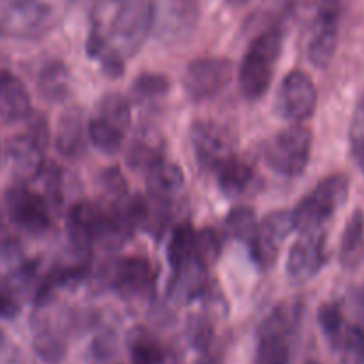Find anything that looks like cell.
Here are the masks:
<instances>
[{
    "label": "cell",
    "instance_id": "1",
    "mask_svg": "<svg viewBox=\"0 0 364 364\" xmlns=\"http://www.w3.org/2000/svg\"><path fill=\"white\" fill-rule=\"evenodd\" d=\"M283 50V32L270 27L256 36L245 52L238 71V85L247 100L262 98L270 87L274 77V66Z\"/></svg>",
    "mask_w": 364,
    "mask_h": 364
},
{
    "label": "cell",
    "instance_id": "23",
    "mask_svg": "<svg viewBox=\"0 0 364 364\" xmlns=\"http://www.w3.org/2000/svg\"><path fill=\"white\" fill-rule=\"evenodd\" d=\"M364 247V212L355 210L345 226L340 245V262L345 269H355L361 262Z\"/></svg>",
    "mask_w": 364,
    "mask_h": 364
},
{
    "label": "cell",
    "instance_id": "38",
    "mask_svg": "<svg viewBox=\"0 0 364 364\" xmlns=\"http://www.w3.org/2000/svg\"><path fill=\"white\" fill-rule=\"evenodd\" d=\"M350 306L354 309L355 316L361 322V327H364V287H355L350 290Z\"/></svg>",
    "mask_w": 364,
    "mask_h": 364
},
{
    "label": "cell",
    "instance_id": "13",
    "mask_svg": "<svg viewBox=\"0 0 364 364\" xmlns=\"http://www.w3.org/2000/svg\"><path fill=\"white\" fill-rule=\"evenodd\" d=\"M153 283H155V270L146 258L128 256L110 265L109 284L121 297H142L149 294Z\"/></svg>",
    "mask_w": 364,
    "mask_h": 364
},
{
    "label": "cell",
    "instance_id": "20",
    "mask_svg": "<svg viewBox=\"0 0 364 364\" xmlns=\"http://www.w3.org/2000/svg\"><path fill=\"white\" fill-rule=\"evenodd\" d=\"M146 183H148V191L151 198L169 203L183 188L185 174L178 164L160 159L148 169Z\"/></svg>",
    "mask_w": 364,
    "mask_h": 364
},
{
    "label": "cell",
    "instance_id": "2",
    "mask_svg": "<svg viewBox=\"0 0 364 364\" xmlns=\"http://www.w3.org/2000/svg\"><path fill=\"white\" fill-rule=\"evenodd\" d=\"M313 134L309 128L295 123L277 132L263 149L270 169L284 178H295L304 173L311 156Z\"/></svg>",
    "mask_w": 364,
    "mask_h": 364
},
{
    "label": "cell",
    "instance_id": "25",
    "mask_svg": "<svg viewBox=\"0 0 364 364\" xmlns=\"http://www.w3.org/2000/svg\"><path fill=\"white\" fill-rule=\"evenodd\" d=\"M132 364H164V350L159 341L144 329H134L128 336Z\"/></svg>",
    "mask_w": 364,
    "mask_h": 364
},
{
    "label": "cell",
    "instance_id": "35",
    "mask_svg": "<svg viewBox=\"0 0 364 364\" xmlns=\"http://www.w3.org/2000/svg\"><path fill=\"white\" fill-rule=\"evenodd\" d=\"M318 323L322 327L323 334L329 338L334 343H341V338H343V313H341L340 304H334V302H327L322 304L318 309Z\"/></svg>",
    "mask_w": 364,
    "mask_h": 364
},
{
    "label": "cell",
    "instance_id": "5",
    "mask_svg": "<svg viewBox=\"0 0 364 364\" xmlns=\"http://www.w3.org/2000/svg\"><path fill=\"white\" fill-rule=\"evenodd\" d=\"M191 142L198 162L208 169L215 171L220 164L235 156L233 132L217 121H196L191 130Z\"/></svg>",
    "mask_w": 364,
    "mask_h": 364
},
{
    "label": "cell",
    "instance_id": "14",
    "mask_svg": "<svg viewBox=\"0 0 364 364\" xmlns=\"http://www.w3.org/2000/svg\"><path fill=\"white\" fill-rule=\"evenodd\" d=\"M198 21L196 0H159L155 2V27L162 41H178L194 28Z\"/></svg>",
    "mask_w": 364,
    "mask_h": 364
},
{
    "label": "cell",
    "instance_id": "34",
    "mask_svg": "<svg viewBox=\"0 0 364 364\" xmlns=\"http://www.w3.org/2000/svg\"><path fill=\"white\" fill-rule=\"evenodd\" d=\"M340 345L341 364H364V327H348Z\"/></svg>",
    "mask_w": 364,
    "mask_h": 364
},
{
    "label": "cell",
    "instance_id": "15",
    "mask_svg": "<svg viewBox=\"0 0 364 364\" xmlns=\"http://www.w3.org/2000/svg\"><path fill=\"white\" fill-rule=\"evenodd\" d=\"M45 146L39 144L27 132L11 139L7 144V156L21 183L41 176L45 171Z\"/></svg>",
    "mask_w": 364,
    "mask_h": 364
},
{
    "label": "cell",
    "instance_id": "19",
    "mask_svg": "<svg viewBox=\"0 0 364 364\" xmlns=\"http://www.w3.org/2000/svg\"><path fill=\"white\" fill-rule=\"evenodd\" d=\"M217 185L228 198H240L256 191L259 176L249 164L231 156L215 169Z\"/></svg>",
    "mask_w": 364,
    "mask_h": 364
},
{
    "label": "cell",
    "instance_id": "41",
    "mask_svg": "<svg viewBox=\"0 0 364 364\" xmlns=\"http://www.w3.org/2000/svg\"><path fill=\"white\" fill-rule=\"evenodd\" d=\"M0 164H2V149H0Z\"/></svg>",
    "mask_w": 364,
    "mask_h": 364
},
{
    "label": "cell",
    "instance_id": "9",
    "mask_svg": "<svg viewBox=\"0 0 364 364\" xmlns=\"http://www.w3.org/2000/svg\"><path fill=\"white\" fill-rule=\"evenodd\" d=\"M326 235L322 230L304 231L288 252V277L294 283H306L320 272L326 265Z\"/></svg>",
    "mask_w": 364,
    "mask_h": 364
},
{
    "label": "cell",
    "instance_id": "39",
    "mask_svg": "<svg viewBox=\"0 0 364 364\" xmlns=\"http://www.w3.org/2000/svg\"><path fill=\"white\" fill-rule=\"evenodd\" d=\"M228 4H230V6H235V7H238V6H244V4H247L249 0H226Z\"/></svg>",
    "mask_w": 364,
    "mask_h": 364
},
{
    "label": "cell",
    "instance_id": "24",
    "mask_svg": "<svg viewBox=\"0 0 364 364\" xmlns=\"http://www.w3.org/2000/svg\"><path fill=\"white\" fill-rule=\"evenodd\" d=\"M196 235L198 231L188 223L178 224L173 230L169 244H167V259L174 267V270L194 259Z\"/></svg>",
    "mask_w": 364,
    "mask_h": 364
},
{
    "label": "cell",
    "instance_id": "16",
    "mask_svg": "<svg viewBox=\"0 0 364 364\" xmlns=\"http://www.w3.org/2000/svg\"><path fill=\"white\" fill-rule=\"evenodd\" d=\"M38 263L28 262L0 279V318H14L21 309V301L32 287Z\"/></svg>",
    "mask_w": 364,
    "mask_h": 364
},
{
    "label": "cell",
    "instance_id": "30",
    "mask_svg": "<svg viewBox=\"0 0 364 364\" xmlns=\"http://www.w3.org/2000/svg\"><path fill=\"white\" fill-rule=\"evenodd\" d=\"M258 364H288L290 363V348L284 341L283 334L263 333L256 350Z\"/></svg>",
    "mask_w": 364,
    "mask_h": 364
},
{
    "label": "cell",
    "instance_id": "36",
    "mask_svg": "<svg viewBox=\"0 0 364 364\" xmlns=\"http://www.w3.org/2000/svg\"><path fill=\"white\" fill-rule=\"evenodd\" d=\"M350 149L355 164L364 174V95L359 98L350 123Z\"/></svg>",
    "mask_w": 364,
    "mask_h": 364
},
{
    "label": "cell",
    "instance_id": "26",
    "mask_svg": "<svg viewBox=\"0 0 364 364\" xmlns=\"http://www.w3.org/2000/svg\"><path fill=\"white\" fill-rule=\"evenodd\" d=\"M96 117L127 134L130 127V103L119 92H107L98 102Z\"/></svg>",
    "mask_w": 364,
    "mask_h": 364
},
{
    "label": "cell",
    "instance_id": "11",
    "mask_svg": "<svg viewBox=\"0 0 364 364\" xmlns=\"http://www.w3.org/2000/svg\"><path fill=\"white\" fill-rule=\"evenodd\" d=\"M50 23V9L36 0H13L0 9V32L14 38H34Z\"/></svg>",
    "mask_w": 364,
    "mask_h": 364
},
{
    "label": "cell",
    "instance_id": "18",
    "mask_svg": "<svg viewBox=\"0 0 364 364\" xmlns=\"http://www.w3.org/2000/svg\"><path fill=\"white\" fill-rule=\"evenodd\" d=\"M31 112V95L23 82L9 71H0V117L6 123H16L27 119Z\"/></svg>",
    "mask_w": 364,
    "mask_h": 364
},
{
    "label": "cell",
    "instance_id": "29",
    "mask_svg": "<svg viewBox=\"0 0 364 364\" xmlns=\"http://www.w3.org/2000/svg\"><path fill=\"white\" fill-rule=\"evenodd\" d=\"M34 348L39 358H43L45 361H59L66 352L63 338L46 322H36Z\"/></svg>",
    "mask_w": 364,
    "mask_h": 364
},
{
    "label": "cell",
    "instance_id": "42",
    "mask_svg": "<svg viewBox=\"0 0 364 364\" xmlns=\"http://www.w3.org/2000/svg\"><path fill=\"white\" fill-rule=\"evenodd\" d=\"M306 364H316V363H306Z\"/></svg>",
    "mask_w": 364,
    "mask_h": 364
},
{
    "label": "cell",
    "instance_id": "40",
    "mask_svg": "<svg viewBox=\"0 0 364 364\" xmlns=\"http://www.w3.org/2000/svg\"><path fill=\"white\" fill-rule=\"evenodd\" d=\"M4 226V212H2V206H0V230Z\"/></svg>",
    "mask_w": 364,
    "mask_h": 364
},
{
    "label": "cell",
    "instance_id": "27",
    "mask_svg": "<svg viewBox=\"0 0 364 364\" xmlns=\"http://www.w3.org/2000/svg\"><path fill=\"white\" fill-rule=\"evenodd\" d=\"M87 134L92 146H95L98 151H102L103 155H116V153L123 148L124 132L117 130V128L105 123V121L100 119V117L95 116L89 121Z\"/></svg>",
    "mask_w": 364,
    "mask_h": 364
},
{
    "label": "cell",
    "instance_id": "6",
    "mask_svg": "<svg viewBox=\"0 0 364 364\" xmlns=\"http://www.w3.org/2000/svg\"><path fill=\"white\" fill-rule=\"evenodd\" d=\"M231 77L233 64L230 59L205 57L188 64L183 75V87L192 102H205L215 98L224 87H228Z\"/></svg>",
    "mask_w": 364,
    "mask_h": 364
},
{
    "label": "cell",
    "instance_id": "8",
    "mask_svg": "<svg viewBox=\"0 0 364 364\" xmlns=\"http://www.w3.org/2000/svg\"><path fill=\"white\" fill-rule=\"evenodd\" d=\"M6 212L9 219L27 233H45L52 226L48 201L25 187L23 183L14 185L7 191Z\"/></svg>",
    "mask_w": 364,
    "mask_h": 364
},
{
    "label": "cell",
    "instance_id": "17",
    "mask_svg": "<svg viewBox=\"0 0 364 364\" xmlns=\"http://www.w3.org/2000/svg\"><path fill=\"white\" fill-rule=\"evenodd\" d=\"M89 134L84 124V114L78 107H70L59 117L55 132V148L64 159H80L85 151Z\"/></svg>",
    "mask_w": 364,
    "mask_h": 364
},
{
    "label": "cell",
    "instance_id": "31",
    "mask_svg": "<svg viewBox=\"0 0 364 364\" xmlns=\"http://www.w3.org/2000/svg\"><path fill=\"white\" fill-rule=\"evenodd\" d=\"M132 91L139 102H155L169 91V80L164 75L144 73L135 78Z\"/></svg>",
    "mask_w": 364,
    "mask_h": 364
},
{
    "label": "cell",
    "instance_id": "10",
    "mask_svg": "<svg viewBox=\"0 0 364 364\" xmlns=\"http://www.w3.org/2000/svg\"><path fill=\"white\" fill-rule=\"evenodd\" d=\"M294 230V215L290 212L277 210V212L267 215L258 226L255 240L249 244L255 262L262 269H272L277 256H279L281 245L284 244L288 235Z\"/></svg>",
    "mask_w": 364,
    "mask_h": 364
},
{
    "label": "cell",
    "instance_id": "32",
    "mask_svg": "<svg viewBox=\"0 0 364 364\" xmlns=\"http://www.w3.org/2000/svg\"><path fill=\"white\" fill-rule=\"evenodd\" d=\"M223 249L220 237L213 230H201L196 235L194 259L203 267H210L217 262Z\"/></svg>",
    "mask_w": 364,
    "mask_h": 364
},
{
    "label": "cell",
    "instance_id": "3",
    "mask_svg": "<svg viewBox=\"0 0 364 364\" xmlns=\"http://www.w3.org/2000/svg\"><path fill=\"white\" fill-rule=\"evenodd\" d=\"M348 178L345 174L327 176L295 206L294 215L295 230L301 233L311 230H320L323 223L347 203Z\"/></svg>",
    "mask_w": 364,
    "mask_h": 364
},
{
    "label": "cell",
    "instance_id": "28",
    "mask_svg": "<svg viewBox=\"0 0 364 364\" xmlns=\"http://www.w3.org/2000/svg\"><path fill=\"white\" fill-rule=\"evenodd\" d=\"M258 220H256L255 210L249 206H237L226 217V230L237 240L251 244L258 231Z\"/></svg>",
    "mask_w": 364,
    "mask_h": 364
},
{
    "label": "cell",
    "instance_id": "37",
    "mask_svg": "<svg viewBox=\"0 0 364 364\" xmlns=\"http://www.w3.org/2000/svg\"><path fill=\"white\" fill-rule=\"evenodd\" d=\"M31 137H34L36 141L39 142L41 146H48V139H50V130H48V123H46V117L43 114H32L27 117V128H25Z\"/></svg>",
    "mask_w": 364,
    "mask_h": 364
},
{
    "label": "cell",
    "instance_id": "4",
    "mask_svg": "<svg viewBox=\"0 0 364 364\" xmlns=\"http://www.w3.org/2000/svg\"><path fill=\"white\" fill-rule=\"evenodd\" d=\"M155 27V2L151 0H130L124 4L112 20L114 43L121 55H134L144 45Z\"/></svg>",
    "mask_w": 364,
    "mask_h": 364
},
{
    "label": "cell",
    "instance_id": "7",
    "mask_svg": "<svg viewBox=\"0 0 364 364\" xmlns=\"http://www.w3.org/2000/svg\"><path fill=\"white\" fill-rule=\"evenodd\" d=\"M316 87L306 71L294 70L283 78L276 98V109L283 119L302 123L315 114Z\"/></svg>",
    "mask_w": 364,
    "mask_h": 364
},
{
    "label": "cell",
    "instance_id": "12",
    "mask_svg": "<svg viewBox=\"0 0 364 364\" xmlns=\"http://www.w3.org/2000/svg\"><path fill=\"white\" fill-rule=\"evenodd\" d=\"M341 0H320L315 32L308 46V57L316 68H327L338 48V21Z\"/></svg>",
    "mask_w": 364,
    "mask_h": 364
},
{
    "label": "cell",
    "instance_id": "33",
    "mask_svg": "<svg viewBox=\"0 0 364 364\" xmlns=\"http://www.w3.org/2000/svg\"><path fill=\"white\" fill-rule=\"evenodd\" d=\"M100 187L110 206H116L128 198V185L117 167H109L100 174Z\"/></svg>",
    "mask_w": 364,
    "mask_h": 364
},
{
    "label": "cell",
    "instance_id": "22",
    "mask_svg": "<svg viewBox=\"0 0 364 364\" xmlns=\"http://www.w3.org/2000/svg\"><path fill=\"white\" fill-rule=\"evenodd\" d=\"M38 91L46 102H63L70 95V70L60 60H50L41 68L38 77Z\"/></svg>",
    "mask_w": 364,
    "mask_h": 364
},
{
    "label": "cell",
    "instance_id": "21",
    "mask_svg": "<svg viewBox=\"0 0 364 364\" xmlns=\"http://www.w3.org/2000/svg\"><path fill=\"white\" fill-rule=\"evenodd\" d=\"M164 139L156 130L142 128L137 132L127 153V162L132 169L148 171L156 160L162 159Z\"/></svg>",
    "mask_w": 364,
    "mask_h": 364
}]
</instances>
